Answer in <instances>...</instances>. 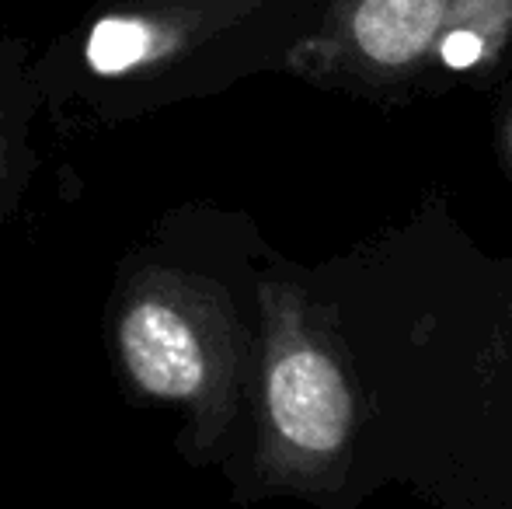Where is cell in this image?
<instances>
[{"label": "cell", "mask_w": 512, "mask_h": 509, "mask_svg": "<svg viewBox=\"0 0 512 509\" xmlns=\"http://www.w3.org/2000/svg\"><path fill=\"white\" fill-rule=\"evenodd\" d=\"M499 147H502V161H506V164H509V171H512V98L506 102V112H502Z\"/></svg>", "instance_id": "6"}, {"label": "cell", "mask_w": 512, "mask_h": 509, "mask_svg": "<svg viewBox=\"0 0 512 509\" xmlns=\"http://www.w3.org/2000/svg\"><path fill=\"white\" fill-rule=\"evenodd\" d=\"M359 436V387L338 311L293 269L258 276V342L248 412L223 468L234 499H328L345 489Z\"/></svg>", "instance_id": "3"}, {"label": "cell", "mask_w": 512, "mask_h": 509, "mask_svg": "<svg viewBox=\"0 0 512 509\" xmlns=\"http://www.w3.org/2000/svg\"><path fill=\"white\" fill-rule=\"evenodd\" d=\"M32 56V42L0 39V224L21 210L42 164L35 143L42 98L32 77Z\"/></svg>", "instance_id": "5"}, {"label": "cell", "mask_w": 512, "mask_h": 509, "mask_svg": "<svg viewBox=\"0 0 512 509\" xmlns=\"http://www.w3.org/2000/svg\"><path fill=\"white\" fill-rule=\"evenodd\" d=\"M512 63V0H324L283 74L314 88L405 98L485 84Z\"/></svg>", "instance_id": "4"}, {"label": "cell", "mask_w": 512, "mask_h": 509, "mask_svg": "<svg viewBox=\"0 0 512 509\" xmlns=\"http://www.w3.org/2000/svg\"><path fill=\"white\" fill-rule=\"evenodd\" d=\"M262 258L251 227L209 203L164 210L115 265L102 342L119 394L178 415L192 468L227 464L248 412Z\"/></svg>", "instance_id": "1"}, {"label": "cell", "mask_w": 512, "mask_h": 509, "mask_svg": "<svg viewBox=\"0 0 512 509\" xmlns=\"http://www.w3.org/2000/svg\"><path fill=\"white\" fill-rule=\"evenodd\" d=\"M324 0H91L32 56L42 116L122 126L283 70Z\"/></svg>", "instance_id": "2"}]
</instances>
